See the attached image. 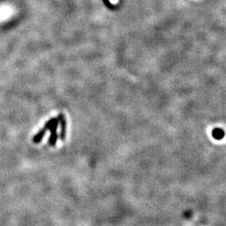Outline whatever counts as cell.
Returning a JSON list of instances; mask_svg holds the SVG:
<instances>
[{
  "mask_svg": "<svg viewBox=\"0 0 226 226\" xmlns=\"http://www.w3.org/2000/svg\"><path fill=\"white\" fill-rule=\"evenodd\" d=\"M59 125V121H58L57 117H54V118L50 119L44 125V128L46 129L47 131H50V129L52 128L54 126Z\"/></svg>",
  "mask_w": 226,
  "mask_h": 226,
  "instance_id": "277c9868",
  "label": "cell"
},
{
  "mask_svg": "<svg viewBox=\"0 0 226 226\" xmlns=\"http://www.w3.org/2000/svg\"><path fill=\"white\" fill-rule=\"evenodd\" d=\"M58 121L59 124L61 125V133H60V138L61 141L64 142L66 137V119L63 113H60L58 116Z\"/></svg>",
  "mask_w": 226,
  "mask_h": 226,
  "instance_id": "6da1fadb",
  "label": "cell"
},
{
  "mask_svg": "<svg viewBox=\"0 0 226 226\" xmlns=\"http://www.w3.org/2000/svg\"><path fill=\"white\" fill-rule=\"evenodd\" d=\"M58 126H54L52 128L50 129V138H49V144L50 146H54L57 142L58 139V134H57V128Z\"/></svg>",
  "mask_w": 226,
  "mask_h": 226,
  "instance_id": "7a4b0ae2",
  "label": "cell"
},
{
  "mask_svg": "<svg viewBox=\"0 0 226 226\" xmlns=\"http://www.w3.org/2000/svg\"><path fill=\"white\" fill-rule=\"evenodd\" d=\"M47 132V130L43 127V128L41 129L40 131L39 132H37V134H35L34 137H33V142L35 143V144H38V143H40V142L42 141V139L44 138V137L45 136V133Z\"/></svg>",
  "mask_w": 226,
  "mask_h": 226,
  "instance_id": "3957f363",
  "label": "cell"
},
{
  "mask_svg": "<svg viewBox=\"0 0 226 226\" xmlns=\"http://www.w3.org/2000/svg\"><path fill=\"white\" fill-rule=\"evenodd\" d=\"M213 137L214 138L217 139V140H221V139L224 137V132L222 129L215 128L213 130Z\"/></svg>",
  "mask_w": 226,
  "mask_h": 226,
  "instance_id": "5b68a950",
  "label": "cell"
}]
</instances>
